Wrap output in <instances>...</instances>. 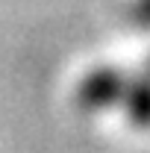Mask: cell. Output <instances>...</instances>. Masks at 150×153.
Masks as SVG:
<instances>
[{
    "mask_svg": "<svg viewBox=\"0 0 150 153\" xmlns=\"http://www.w3.org/2000/svg\"><path fill=\"white\" fill-rule=\"evenodd\" d=\"M127 79L115 68H94L91 74L82 76L79 88H76V103L85 112H100V109H112L121 106V97L127 88Z\"/></svg>",
    "mask_w": 150,
    "mask_h": 153,
    "instance_id": "cell-1",
    "label": "cell"
},
{
    "mask_svg": "<svg viewBox=\"0 0 150 153\" xmlns=\"http://www.w3.org/2000/svg\"><path fill=\"white\" fill-rule=\"evenodd\" d=\"M121 106H124L130 124L141 127V130H150V76H144V79H132L130 76L127 79Z\"/></svg>",
    "mask_w": 150,
    "mask_h": 153,
    "instance_id": "cell-2",
    "label": "cell"
},
{
    "mask_svg": "<svg viewBox=\"0 0 150 153\" xmlns=\"http://www.w3.org/2000/svg\"><path fill=\"white\" fill-rule=\"evenodd\" d=\"M130 12H132V21L138 27H147L150 30V0H135Z\"/></svg>",
    "mask_w": 150,
    "mask_h": 153,
    "instance_id": "cell-3",
    "label": "cell"
}]
</instances>
